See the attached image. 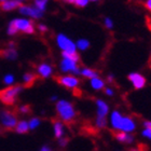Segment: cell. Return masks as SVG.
I'll use <instances>...</instances> for the list:
<instances>
[{
	"instance_id": "cell-1",
	"label": "cell",
	"mask_w": 151,
	"mask_h": 151,
	"mask_svg": "<svg viewBox=\"0 0 151 151\" xmlns=\"http://www.w3.org/2000/svg\"><path fill=\"white\" fill-rule=\"evenodd\" d=\"M110 122L113 129H118V131H122V132L132 133L136 129V124L134 122V120L129 116H122L118 110L112 111L110 116Z\"/></svg>"
},
{
	"instance_id": "cell-2",
	"label": "cell",
	"mask_w": 151,
	"mask_h": 151,
	"mask_svg": "<svg viewBox=\"0 0 151 151\" xmlns=\"http://www.w3.org/2000/svg\"><path fill=\"white\" fill-rule=\"evenodd\" d=\"M55 109H56L57 116H60V121H63V122H73L77 116V112H76L73 105L70 101H65V99H60L57 101Z\"/></svg>"
},
{
	"instance_id": "cell-3",
	"label": "cell",
	"mask_w": 151,
	"mask_h": 151,
	"mask_svg": "<svg viewBox=\"0 0 151 151\" xmlns=\"http://www.w3.org/2000/svg\"><path fill=\"white\" fill-rule=\"evenodd\" d=\"M21 85H9V88H4L3 91L0 92V101H2L4 105L11 106L15 103L16 97L22 91Z\"/></svg>"
},
{
	"instance_id": "cell-4",
	"label": "cell",
	"mask_w": 151,
	"mask_h": 151,
	"mask_svg": "<svg viewBox=\"0 0 151 151\" xmlns=\"http://www.w3.org/2000/svg\"><path fill=\"white\" fill-rule=\"evenodd\" d=\"M17 123V116L15 113L8 110L0 111V125L4 129H14Z\"/></svg>"
},
{
	"instance_id": "cell-5",
	"label": "cell",
	"mask_w": 151,
	"mask_h": 151,
	"mask_svg": "<svg viewBox=\"0 0 151 151\" xmlns=\"http://www.w3.org/2000/svg\"><path fill=\"white\" fill-rule=\"evenodd\" d=\"M12 23L16 27L17 32H24V34H28V35H32V34L35 32L34 23H32V21H29V19H13Z\"/></svg>"
},
{
	"instance_id": "cell-6",
	"label": "cell",
	"mask_w": 151,
	"mask_h": 151,
	"mask_svg": "<svg viewBox=\"0 0 151 151\" xmlns=\"http://www.w3.org/2000/svg\"><path fill=\"white\" fill-rule=\"evenodd\" d=\"M56 42L57 45L62 49L63 52H76L77 51V47H76L75 42L64 34L57 35Z\"/></svg>"
},
{
	"instance_id": "cell-7",
	"label": "cell",
	"mask_w": 151,
	"mask_h": 151,
	"mask_svg": "<svg viewBox=\"0 0 151 151\" xmlns=\"http://www.w3.org/2000/svg\"><path fill=\"white\" fill-rule=\"evenodd\" d=\"M56 81L60 85H63L64 88H69V90H76L80 83L79 79L75 76H60L56 78Z\"/></svg>"
},
{
	"instance_id": "cell-8",
	"label": "cell",
	"mask_w": 151,
	"mask_h": 151,
	"mask_svg": "<svg viewBox=\"0 0 151 151\" xmlns=\"http://www.w3.org/2000/svg\"><path fill=\"white\" fill-rule=\"evenodd\" d=\"M60 70L63 73H73L75 75H80L78 62H75V60L66 58V57H63V60L60 62Z\"/></svg>"
},
{
	"instance_id": "cell-9",
	"label": "cell",
	"mask_w": 151,
	"mask_h": 151,
	"mask_svg": "<svg viewBox=\"0 0 151 151\" xmlns=\"http://www.w3.org/2000/svg\"><path fill=\"white\" fill-rule=\"evenodd\" d=\"M129 80L133 84L135 90H142V88H145L146 85V78L142 75L138 73H132L129 75Z\"/></svg>"
},
{
	"instance_id": "cell-10",
	"label": "cell",
	"mask_w": 151,
	"mask_h": 151,
	"mask_svg": "<svg viewBox=\"0 0 151 151\" xmlns=\"http://www.w3.org/2000/svg\"><path fill=\"white\" fill-rule=\"evenodd\" d=\"M19 12L24 14V15H28L32 19H40L42 17V11L38 10L36 6H21L19 8Z\"/></svg>"
},
{
	"instance_id": "cell-11",
	"label": "cell",
	"mask_w": 151,
	"mask_h": 151,
	"mask_svg": "<svg viewBox=\"0 0 151 151\" xmlns=\"http://www.w3.org/2000/svg\"><path fill=\"white\" fill-rule=\"evenodd\" d=\"M37 73L41 78L43 79L49 78V77H51L52 73H53V68H52V66H51L50 64L42 63L37 67Z\"/></svg>"
},
{
	"instance_id": "cell-12",
	"label": "cell",
	"mask_w": 151,
	"mask_h": 151,
	"mask_svg": "<svg viewBox=\"0 0 151 151\" xmlns=\"http://www.w3.org/2000/svg\"><path fill=\"white\" fill-rule=\"evenodd\" d=\"M23 3L19 1V0H6V1H2L0 2V8L3 10V11H12V10L19 9V6H22Z\"/></svg>"
},
{
	"instance_id": "cell-13",
	"label": "cell",
	"mask_w": 151,
	"mask_h": 151,
	"mask_svg": "<svg viewBox=\"0 0 151 151\" xmlns=\"http://www.w3.org/2000/svg\"><path fill=\"white\" fill-rule=\"evenodd\" d=\"M53 132L54 136L56 137L57 139L63 137L64 134H65V126L63 124V121H60V120H56L53 122Z\"/></svg>"
},
{
	"instance_id": "cell-14",
	"label": "cell",
	"mask_w": 151,
	"mask_h": 151,
	"mask_svg": "<svg viewBox=\"0 0 151 151\" xmlns=\"http://www.w3.org/2000/svg\"><path fill=\"white\" fill-rule=\"evenodd\" d=\"M96 106H97V116H107L109 112V106L104 101H101V99L96 101Z\"/></svg>"
},
{
	"instance_id": "cell-15",
	"label": "cell",
	"mask_w": 151,
	"mask_h": 151,
	"mask_svg": "<svg viewBox=\"0 0 151 151\" xmlns=\"http://www.w3.org/2000/svg\"><path fill=\"white\" fill-rule=\"evenodd\" d=\"M116 138L119 140L120 142H123V144H132L134 142V137L132 135H129V133L122 132L120 131L119 133L116 134Z\"/></svg>"
},
{
	"instance_id": "cell-16",
	"label": "cell",
	"mask_w": 151,
	"mask_h": 151,
	"mask_svg": "<svg viewBox=\"0 0 151 151\" xmlns=\"http://www.w3.org/2000/svg\"><path fill=\"white\" fill-rule=\"evenodd\" d=\"M14 129H15V132L17 133V134H26V133H28V131H29L28 122L25 121V120L17 121Z\"/></svg>"
},
{
	"instance_id": "cell-17",
	"label": "cell",
	"mask_w": 151,
	"mask_h": 151,
	"mask_svg": "<svg viewBox=\"0 0 151 151\" xmlns=\"http://www.w3.org/2000/svg\"><path fill=\"white\" fill-rule=\"evenodd\" d=\"M0 56L4 57V58H8V60H15L16 57H17V52H16L13 47H10L9 49H6V50H2L0 51Z\"/></svg>"
},
{
	"instance_id": "cell-18",
	"label": "cell",
	"mask_w": 151,
	"mask_h": 151,
	"mask_svg": "<svg viewBox=\"0 0 151 151\" xmlns=\"http://www.w3.org/2000/svg\"><path fill=\"white\" fill-rule=\"evenodd\" d=\"M91 86L96 91H99L101 88H105V82L104 80H101V78L98 77H94V78L91 79Z\"/></svg>"
},
{
	"instance_id": "cell-19",
	"label": "cell",
	"mask_w": 151,
	"mask_h": 151,
	"mask_svg": "<svg viewBox=\"0 0 151 151\" xmlns=\"http://www.w3.org/2000/svg\"><path fill=\"white\" fill-rule=\"evenodd\" d=\"M36 79H37V76L32 73H26L25 75L23 76V81H24L26 86H30V85L34 84Z\"/></svg>"
},
{
	"instance_id": "cell-20",
	"label": "cell",
	"mask_w": 151,
	"mask_h": 151,
	"mask_svg": "<svg viewBox=\"0 0 151 151\" xmlns=\"http://www.w3.org/2000/svg\"><path fill=\"white\" fill-rule=\"evenodd\" d=\"M80 75L83 76L84 78L92 79L94 77H98V73L96 70L91 69V68H83V69H80Z\"/></svg>"
},
{
	"instance_id": "cell-21",
	"label": "cell",
	"mask_w": 151,
	"mask_h": 151,
	"mask_svg": "<svg viewBox=\"0 0 151 151\" xmlns=\"http://www.w3.org/2000/svg\"><path fill=\"white\" fill-rule=\"evenodd\" d=\"M76 47H77V49L81 51L88 50V47H90V41L88 39H79L77 41V43H76Z\"/></svg>"
},
{
	"instance_id": "cell-22",
	"label": "cell",
	"mask_w": 151,
	"mask_h": 151,
	"mask_svg": "<svg viewBox=\"0 0 151 151\" xmlns=\"http://www.w3.org/2000/svg\"><path fill=\"white\" fill-rule=\"evenodd\" d=\"M40 124H41V120L39 119V118H32V119L28 121L29 131H30V129L34 131V129H38V127L40 126Z\"/></svg>"
},
{
	"instance_id": "cell-23",
	"label": "cell",
	"mask_w": 151,
	"mask_h": 151,
	"mask_svg": "<svg viewBox=\"0 0 151 151\" xmlns=\"http://www.w3.org/2000/svg\"><path fill=\"white\" fill-rule=\"evenodd\" d=\"M62 55H63V57L73 60H75V62H78V63H79V60H80V56H79V54L77 53V51H76V52H63Z\"/></svg>"
},
{
	"instance_id": "cell-24",
	"label": "cell",
	"mask_w": 151,
	"mask_h": 151,
	"mask_svg": "<svg viewBox=\"0 0 151 151\" xmlns=\"http://www.w3.org/2000/svg\"><path fill=\"white\" fill-rule=\"evenodd\" d=\"M66 2L73 4V6H78V8H84L88 6V0H66Z\"/></svg>"
},
{
	"instance_id": "cell-25",
	"label": "cell",
	"mask_w": 151,
	"mask_h": 151,
	"mask_svg": "<svg viewBox=\"0 0 151 151\" xmlns=\"http://www.w3.org/2000/svg\"><path fill=\"white\" fill-rule=\"evenodd\" d=\"M34 3H35V6L38 10H40V11L43 12L45 8H47V0H34Z\"/></svg>"
},
{
	"instance_id": "cell-26",
	"label": "cell",
	"mask_w": 151,
	"mask_h": 151,
	"mask_svg": "<svg viewBox=\"0 0 151 151\" xmlns=\"http://www.w3.org/2000/svg\"><path fill=\"white\" fill-rule=\"evenodd\" d=\"M95 124H96V126H97L98 129H104V127H106V126H107L106 116H97Z\"/></svg>"
},
{
	"instance_id": "cell-27",
	"label": "cell",
	"mask_w": 151,
	"mask_h": 151,
	"mask_svg": "<svg viewBox=\"0 0 151 151\" xmlns=\"http://www.w3.org/2000/svg\"><path fill=\"white\" fill-rule=\"evenodd\" d=\"M3 82L6 85H12L14 83V76L13 75H6L3 78Z\"/></svg>"
},
{
	"instance_id": "cell-28",
	"label": "cell",
	"mask_w": 151,
	"mask_h": 151,
	"mask_svg": "<svg viewBox=\"0 0 151 151\" xmlns=\"http://www.w3.org/2000/svg\"><path fill=\"white\" fill-rule=\"evenodd\" d=\"M17 29H16V27L14 26V24H13L12 22L10 23L9 24V27H8V35H10V36H14V35H16L17 34Z\"/></svg>"
},
{
	"instance_id": "cell-29",
	"label": "cell",
	"mask_w": 151,
	"mask_h": 151,
	"mask_svg": "<svg viewBox=\"0 0 151 151\" xmlns=\"http://www.w3.org/2000/svg\"><path fill=\"white\" fill-rule=\"evenodd\" d=\"M104 24H105V26H106V28L112 29V27H113V22H112V19H111L110 17H106V19H105Z\"/></svg>"
},
{
	"instance_id": "cell-30",
	"label": "cell",
	"mask_w": 151,
	"mask_h": 151,
	"mask_svg": "<svg viewBox=\"0 0 151 151\" xmlns=\"http://www.w3.org/2000/svg\"><path fill=\"white\" fill-rule=\"evenodd\" d=\"M29 111H30V107L28 105H22L19 107V112L21 113H28Z\"/></svg>"
},
{
	"instance_id": "cell-31",
	"label": "cell",
	"mask_w": 151,
	"mask_h": 151,
	"mask_svg": "<svg viewBox=\"0 0 151 151\" xmlns=\"http://www.w3.org/2000/svg\"><path fill=\"white\" fill-rule=\"evenodd\" d=\"M142 134L144 137H147V138L151 139V129H147V127H146V129L142 131Z\"/></svg>"
},
{
	"instance_id": "cell-32",
	"label": "cell",
	"mask_w": 151,
	"mask_h": 151,
	"mask_svg": "<svg viewBox=\"0 0 151 151\" xmlns=\"http://www.w3.org/2000/svg\"><path fill=\"white\" fill-rule=\"evenodd\" d=\"M58 144H60V146H62V147H65V146L68 144V139L65 138V137H60V138H58Z\"/></svg>"
},
{
	"instance_id": "cell-33",
	"label": "cell",
	"mask_w": 151,
	"mask_h": 151,
	"mask_svg": "<svg viewBox=\"0 0 151 151\" xmlns=\"http://www.w3.org/2000/svg\"><path fill=\"white\" fill-rule=\"evenodd\" d=\"M38 29H39V30H40L41 32H45L47 30V26H45V25H42V24H39V25H38Z\"/></svg>"
},
{
	"instance_id": "cell-34",
	"label": "cell",
	"mask_w": 151,
	"mask_h": 151,
	"mask_svg": "<svg viewBox=\"0 0 151 151\" xmlns=\"http://www.w3.org/2000/svg\"><path fill=\"white\" fill-rule=\"evenodd\" d=\"M145 6H146V9H147L148 11H150V12H151V0H146Z\"/></svg>"
},
{
	"instance_id": "cell-35",
	"label": "cell",
	"mask_w": 151,
	"mask_h": 151,
	"mask_svg": "<svg viewBox=\"0 0 151 151\" xmlns=\"http://www.w3.org/2000/svg\"><path fill=\"white\" fill-rule=\"evenodd\" d=\"M105 93L107 95H109V96H112L113 95V91H112V88H105Z\"/></svg>"
},
{
	"instance_id": "cell-36",
	"label": "cell",
	"mask_w": 151,
	"mask_h": 151,
	"mask_svg": "<svg viewBox=\"0 0 151 151\" xmlns=\"http://www.w3.org/2000/svg\"><path fill=\"white\" fill-rule=\"evenodd\" d=\"M39 151H53V150H52V149H51L50 147H49V146L44 145V146H42V147H41L40 150H39Z\"/></svg>"
},
{
	"instance_id": "cell-37",
	"label": "cell",
	"mask_w": 151,
	"mask_h": 151,
	"mask_svg": "<svg viewBox=\"0 0 151 151\" xmlns=\"http://www.w3.org/2000/svg\"><path fill=\"white\" fill-rule=\"evenodd\" d=\"M144 126H145V127H147V129H151V121H146V122L144 123Z\"/></svg>"
},
{
	"instance_id": "cell-38",
	"label": "cell",
	"mask_w": 151,
	"mask_h": 151,
	"mask_svg": "<svg viewBox=\"0 0 151 151\" xmlns=\"http://www.w3.org/2000/svg\"><path fill=\"white\" fill-rule=\"evenodd\" d=\"M108 81H109V82H112L113 81V76L112 75L108 76Z\"/></svg>"
},
{
	"instance_id": "cell-39",
	"label": "cell",
	"mask_w": 151,
	"mask_h": 151,
	"mask_svg": "<svg viewBox=\"0 0 151 151\" xmlns=\"http://www.w3.org/2000/svg\"><path fill=\"white\" fill-rule=\"evenodd\" d=\"M56 99H57L56 96H52V97H51V101H56Z\"/></svg>"
},
{
	"instance_id": "cell-40",
	"label": "cell",
	"mask_w": 151,
	"mask_h": 151,
	"mask_svg": "<svg viewBox=\"0 0 151 151\" xmlns=\"http://www.w3.org/2000/svg\"><path fill=\"white\" fill-rule=\"evenodd\" d=\"M129 151H137V150H136V149H131Z\"/></svg>"
},
{
	"instance_id": "cell-41",
	"label": "cell",
	"mask_w": 151,
	"mask_h": 151,
	"mask_svg": "<svg viewBox=\"0 0 151 151\" xmlns=\"http://www.w3.org/2000/svg\"><path fill=\"white\" fill-rule=\"evenodd\" d=\"M88 1H93L94 2V1H98V0H88Z\"/></svg>"
},
{
	"instance_id": "cell-42",
	"label": "cell",
	"mask_w": 151,
	"mask_h": 151,
	"mask_svg": "<svg viewBox=\"0 0 151 151\" xmlns=\"http://www.w3.org/2000/svg\"><path fill=\"white\" fill-rule=\"evenodd\" d=\"M2 1H6V0H0V2H2Z\"/></svg>"
},
{
	"instance_id": "cell-43",
	"label": "cell",
	"mask_w": 151,
	"mask_h": 151,
	"mask_svg": "<svg viewBox=\"0 0 151 151\" xmlns=\"http://www.w3.org/2000/svg\"><path fill=\"white\" fill-rule=\"evenodd\" d=\"M19 1H23V0H19Z\"/></svg>"
}]
</instances>
